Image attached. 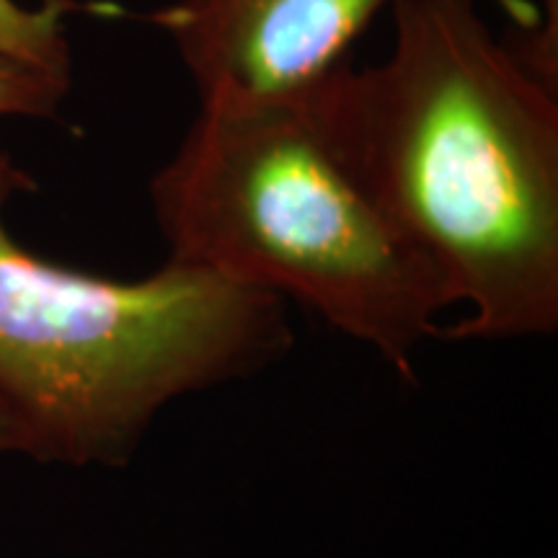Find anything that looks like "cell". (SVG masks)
<instances>
[{
  "label": "cell",
  "mask_w": 558,
  "mask_h": 558,
  "mask_svg": "<svg viewBox=\"0 0 558 558\" xmlns=\"http://www.w3.org/2000/svg\"><path fill=\"white\" fill-rule=\"evenodd\" d=\"M11 452H24V456H29L32 442L29 432H26L16 409L0 396V456H11Z\"/></svg>",
  "instance_id": "ba28073f"
},
{
  "label": "cell",
  "mask_w": 558,
  "mask_h": 558,
  "mask_svg": "<svg viewBox=\"0 0 558 558\" xmlns=\"http://www.w3.org/2000/svg\"><path fill=\"white\" fill-rule=\"evenodd\" d=\"M70 90V73L0 58V117H50Z\"/></svg>",
  "instance_id": "8992f818"
},
{
  "label": "cell",
  "mask_w": 558,
  "mask_h": 558,
  "mask_svg": "<svg viewBox=\"0 0 558 558\" xmlns=\"http://www.w3.org/2000/svg\"><path fill=\"white\" fill-rule=\"evenodd\" d=\"M34 181L0 153V396L45 463H130L186 393L254 378L292 349L284 300L166 259L143 279L88 275L13 239L3 207Z\"/></svg>",
  "instance_id": "7a4b0ae2"
},
{
  "label": "cell",
  "mask_w": 558,
  "mask_h": 558,
  "mask_svg": "<svg viewBox=\"0 0 558 558\" xmlns=\"http://www.w3.org/2000/svg\"><path fill=\"white\" fill-rule=\"evenodd\" d=\"M543 24L530 26L527 41H509L543 81L558 86V0H541Z\"/></svg>",
  "instance_id": "52a82bcc"
},
{
  "label": "cell",
  "mask_w": 558,
  "mask_h": 558,
  "mask_svg": "<svg viewBox=\"0 0 558 558\" xmlns=\"http://www.w3.org/2000/svg\"><path fill=\"white\" fill-rule=\"evenodd\" d=\"M169 259L298 300L411 378L450 292L396 233L316 109L199 111L150 181Z\"/></svg>",
  "instance_id": "3957f363"
},
{
  "label": "cell",
  "mask_w": 558,
  "mask_h": 558,
  "mask_svg": "<svg viewBox=\"0 0 558 558\" xmlns=\"http://www.w3.org/2000/svg\"><path fill=\"white\" fill-rule=\"evenodd\" d=\"M73 9V0H47L39 9L0 0V58L70 73V47L62 21Z\"/></svg>",
  "instance_id": "5b68a950"
},
{
  "label": "cell",
  "mask_w": 558,
  "mask_h": 558,
  "mask_svg": "<svg viewBox=\"0 0 558 558\" xmlns=\"http://www.w3.org/2000/svg\"><path fill=\"white\" fill-rule=\"evenodd\" d=\"M399 0H177L153 13L199 96V111L311 104L349 50Z\"/></svg>",
  "instance_id": "277c9868"
},
{
  "label": "cell",
  "mask_w": 558,
  "mask_h": 558,
  "mask_svg": "<svg viewBox=\"0 0 558 558\" xmlns=\"http://www.w3.org/2000/svg\"><path fill=\"white\" fill-rule=\"evenodd\" d=\"M393 45L313 99L396 233L469 316L439 337L558 329V86L494 37L476 0H399Z\"/></svg>",
  "instance_id": "6da1fadb"
}]
</instances>
